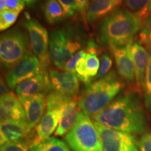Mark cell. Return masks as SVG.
Instances as JSON below:
<instances>
[{"label":"cell","instance_id":"cell-37","mask_svg":"<svg viewBox=\"0 0 151 151\" xmlns=\"http://www.w3.org/2000/svg\"><path fill=\"white\" fill-rule=\"evenodd\" d=\"M23 1H24L25 3H27V4H30L32 3L31 1H30V0H23Z\"/></svg>","mask_w":151,"mask_h":151},{"label":"cell","instance_id":"cell-29","mask_svg":"<svg viewBox=\"0 0 151 151\" xmlns=\"http://www.w3.org/2000/svg\"><path fill=\"white\" fill-rule=\"evenodd\" d=\"M86 52L85 50H81L78 52L71 57V58L67 62V63L64 65L62 70L67 71H75L77 63L81 58L86 56Z\"/></svg>","mask_w":151,"mask_h":151},{"label":"cell","instance_id":"cell-33","mask_svg":"<svg viewBox=\"0 0 151 151\" xmlns=\"http://www.w3.org/2000/svg\"><path fill=\"white\" fill-rule=\"evenodd\" d=\"M25 6L23 0H6V10H12L21 12Z\"/></svg>","mask_w":151,"mask_h":151},{"label":"cell","instance_id":"cell-22","mask_svg":"<svg viewBox=\"0 0 151 151\" xmlns=\"http://www.w3.org/2000/svg\"><path fill=\"white\" fill-rule=\"evenodd\" d=\"M43 11L46 21L52 24L58 23L66 17L58 0H47Z\"/></svg>","mask_w":151,"mask_h":151},{"label":"cell","instance_id":"cell-10","mask_svg":"<svg viewBox=\"0 0 151 151\" xmlns=\"http://www.w3.org/2000/svg\"><path fill=\"white\" fill-rule=\"evenodd\" d=\"M128 48L134 66L136 90L141 94L143 91L150 55L137 39L128 45Z\"/></svg>","mask_w":151,"mask_h":151},{"label":"cell","instance_id":"cell-1","mask_svg":"<svg viewBox=\"0 0 151 151\" xmlns=\"http://www.w3.org/2000/svg\"><path fill=\"white\" fill-rule=\"evenodd\" d=\"M93 120L106 127L134 135H142L149 129L147 111L137 90L119 94Z\"/></svg>","mask_w":151,"mask_h":151},{"label":"cell","instance_id":"cell-8","mask_svg":"<svg viewBox=\"0 0 151 151\" xmlns=\"http://www.w3.org/2000/svg\"><path fill=\"white\" fill-rule=\"evenodd\" d=\"M23 24L29 35L33 53L39 58L41 69L46 70L51 62L49 52L50 37H48V32L35 19L25 18Z\"/></svg>","mask_w":151,"mask_h":151},{"label":"cell","instance_id":"cell-21","mask_svg":"<svg viewBox=\"0 0 151 151\" xmlns=\"http://www.w3.org/2000/svg\"><path fill=\"white\" fill-rule=\"evenodd\" d=\"M150 0H124L123 6L137 18L140 24V29L151 15Z\"/></svg>","mask_w":151,"mask_h":151},{"label":"cell","instance_id":"cell-16","mask_svg":"<svg viewBox=\"0 0 151 151\" xmlns=\"http://www.w3.org/2000/svg\"><path fill=\"white\" fill-rule=\"evenodd\" d=\"M1 122H27L25 112L18 96L13 92L1 97L0 100Z\"/></svg>","mask_w":151,"mask_h":151},{"label":"cell","instance_id":"cell-6","mask_svg":"<svg viewBox=\"0 0 151 151\" xmlns=\"http://www.w3.org/2000/svg\"><path fill=\"white\" fill-rule=\"evenodd\" d=\"M65 140L73 151H103L94 123L81 111L74 126L65 135Z\"/></svg>","mask_w":151,"mask_h":151},{"label":"cell","instance_id":"cell-14","mask_svg":"<svg viewBox=\"0 0 151 151\" xmlns=\"http://www.w3.org/2000/svg\"><path fill=\"white\" fill-rule=\"evenodd\" d=\"M23 107L27 123L31 129H34L40 122L46 108L45 94H39L27 97H18Z\"/></svg>","mask_w":151,"mask_h":151},{"label":"cell","instance_id":"cell-5","mask_svg":"<svg viewBox=\"0 0 151 151\" xmlns=\"http://www.w3.org/2000/svg\"><path fill=\"white\" fill-rule=\"evenodd\" d=\"M28 33L18 27L3 33L0 39V59L4 70L15 67L24 57L31 52Z\"/></svg>","mask_w":151,"mask_h":151},{"label":"cell","instance_id":"cell-7","mask_svg":"<svg viewBox=\"0 0 151 151\" xmlns=\"http://www.w3.org/2000/svg\"><path fill=\"white\" fill-rule=\"evenodd\" d=\"M103 151H139L136 135L118 131L93 121Z\"/></svg>","mask_w":151,"mask_h":151},{"label":"cell","instance_id":"cell-19","mask_svg":"<svg viewBox=\"0 0 151 151\" xmlns=\"http://www.w3.org/2000/svg\"><path fill=\"white\" fill-rule=\"evenodd\" d=\"M100 62L97 55L88 54L81 58L77 63L75 72L79 80L88 86L95 81L99 70Z\"/></svg>","mask_w":151,"mask_h":151},{"label":"cell","instance_id":"cell-18","mask_svg":"<svg viewBox=\"0 0 151 151\" xmlns=\"http://www.w3.org/2000/svg\"><path fill=\"white\" fill-rule=\"evenodd\" d=\"M124 0H91L87 20L94 24L103 20L120 9Z\"/></svg>","mask_w":151,"mask_h":151},{"label":"cell","instance_id":"cell-26","mask_svg":"<svg viewBox=\"0 0 151 151\" xmlns=\"http://www.w3.org/2000/svg\"><path fill=\"white\" fill-rule=\"evenodd\" d=\"M20 12L12 10L3 11L0 14V29L1 31L9 29L14 24L18 18Z\"/></svg>","mask_w":151,"mask_h":151},{"label":"cell","instance_id":"cell-13","mask_svg":"<svg viewBox=\"0 0 151 151\" xmlns=\"http://www.w3.org/2000/svg\"><path fill=\"white\" fill-rule=\"evenodd\" d=\"M52 91L49 73L41 70L37 74L20 83L16 88L18 97H27L35 94H48Z\"/></svg>","mask_w":151,"mask_h":151},{"label":"cell","instance_id":"cell-2","mask_svg":"<svg viewBox=\"0 0 151 151\" xmlns=\"http://www.w3.org/2000/svg\"><path fill=\"white\" fill-rule=\"evenodd\" d=\"M140 24L137 18L126 9H119L101 20L97 32L98 41L102 46L113 45L126 47L134 40Z\"/></svg>","mask_w":151,"mask_h":151},{"label":"cell","instance_id":"cell-9","mask_svg":"<svg viewBox=\"0 0 151 151\" xmlns=\"http://www.w3.org/2000/svg\"><path fill=\"white\" fill-rule=\"evenodd\" d=\"M42 70L39 58L29 52L6 73V83L10 89H16L19 84Z\"/></svg>","mask_w":151,"mask_h":151},{"label":"cell","instance_id":"cell-15","mask_svg":"<svg viewBox=\"0 0 151 151\" xmlns=\"http://www.w3.org/2000/svg\"><path fill=\"white\" fill-rule=\"evenodd\" d=\"M35 136L33 130L27 122H1L0 143L16 142L22 139H28L29 144Z\"/></svg>","mask_w":151,"mask_h":151},{"label":"cell","instance_id":"cell-34","mask_svg":"<svg viewBox=\"0 0 151 151\" xmlns=\"http://www.w3.org/2000/svg\"><path fill=\"white\" fill-rule=\"evenodd\" d=\"M85 50L88 54L94 55H97L101 53V48L99 44H97V43L95 42L93 39H91L87 42Z\"/></svg>","mask_w":151,"mask_h":151},{"label":"cell","instance_id":"cell-38","mask_svg":"<svg viewBox=\"0 0 151 151\" xmlns=\"http://www.w3.org/2000/svg\"><path fill=\"white\" fill-rule=\"evenodd\" d=\"M150 12H151V0H150Z\"/></svg>","mask_w":151,"mask_h":151},{"label":"cell","instance_id":"cell-24","mask_svg":"<svg viewBox=\"0 0 151 151\" xmlns=\"http://www.w3.org/2000/svg\"><path fill=\"white\" fill-rule=\"evenodd\" d=\"M137 39L151 55V15L139 30Z\"/></svg>","mask_w":151,"mask_h":151},{"label":"cell","instance_id":"cell-23","mask_svg":"<svg viewBox=\"0 0 151 151\" xmlns=\"http://www.w3.org/2000/svg\"><path fill=\"white\" fill-rule=\"evenodd\" d=\"M29 151H71L67 143L56 137H50L32 146Z\"/></svg>","mask_w":151,"mask_h":151},{"label":"cell","instance_id":"cell-31","mask_svg":"<svg viewBox=\"0 0 151 151\" xmlns=\"http://www.w3.org/2000/svg\"><path fill=\"white\" fill-rule=\"evenodd\" d=\"M61 5L65 16L67 18H71L74 15L75 9V0H58Z\"/></svg>","mask_w":151,"mask_h":151},{"label":"cell","instance_id":"cell-12","mask_svg":"<svg viewBox=\"0 0 151 151\" xmlns=\"http://www.w3.org/2000/svg\"><path fill=\"white\" fill-rule=\"evenodd\" d=\"M63 108L64 107L46 108V112L36 127V135L32 141L31 147L50 138L56 131L61 119Z\"/></svg>","mask_w":151,"mask_h":151},{"label":"cell","instance_id":"cell-3","mask_svg":"<svg viewBox=\"0 0 151 151\" xmlns=\"http://www.w3.org/2000/svg\"><path fill=\"white\" fill-rule=\"evenodd\" d=\"M123 87L115 71H111L86 86L78 97L79 109L86 116L94 117L118 95Z\"/></svg>","mask_w":151,"mask_h":151},{"label":"cell","instance_id":"cell-32","mask_svg":"<svg viewBox=\"0 0 151 151\" xmlns=\"http://www.w3.org/2000/svg\"><path fill=\"white\" fill-rule=\"evenodd\" d=\"M90 0H75L76 11L84 18L87 19V14L90 6Z\"/></svg>","mask_w":151,"mask_h":151},{"label":"cell","instance_id":"cell-35","mask_svg":"<svg viewBox=\"0 0 151 151\" xmlns=\"http://www.w3.org/2000/svg\"><path fill=\"white\" fill-rule=\"evenodd\" d=\"M9 87L7 86L6 83L4 81L2 80V78H1V97H3L4 96L5 94H8L9 91Z\"/></svg>","mask_w":151,"mask_h":151},{"label":"cell","instance_id":"cell-27","mask_svg":"<svg viewBox=\"0 0 151 151\" xmlns=\"http://www.w3.org/2000/svg\"><path fill=\"white\" fill-rule=\"evenodd\" d=\"M30 144L28 139L7 143L1 145L0 151H29Z\"/></svg>","mask_w":151,"mask_h":151},{"label":"cell","instance_id":"cell-11","mask_svg":"<svg viewBox=\"0 0 151 151\" xmlns=\"http://www.w3.org/2000/svg\"><path fill=\"white\" fill-rule=\"evenodd\" d=\"M52 91L69 97H76L79 92V81L75 71L51 70L49 71Z\"/></svg>","mask_w":151,"mask_h":151},{"label":"cell","instance_id":"cell-17","mask_svg":"<svg viewBox=\"0 0 151 151\" xmlns=\"http://www.w3.org/2000/svg\"><path fill=\"white\" fill-rule=\"evenodd\" d=\"M109 49L115 59L119 76L129 83H134L135 81L134 66L128 46L119 48L111 45Z\"/></svg>","mask_w":151,"mask_h":151},{"label":"cell","instance_id":"cell-20","mask_svg":"<svg viewBox=\"0 0 151 151\" xmlns=\"http://www.w3.org/2000/svg\"><path fill=\"white\" fill-rule=\"evenodd\" d=\"M80 112L81 110L78 106V97H73L64 106L59 125L55 132V135L62 137L67 134L74 126Z\"/></svg>","mask_w":151,"mask_h":151},{"label":"cell","instance_id":"cell-30","mask_svg":"<svg viewBox=\"0 0 151 151\" xmlns=\"http://www.w3.org/2000/svg\"><path fill=\"white\" fill-rule=\"evenodd\" d=\"M139 151H151V131H148L141 135L138 141Z\"/></svg>","mask_w":151,"mask_h":151},{"label":"cell","instance_id":"cell-25","mask_svg":"<svg viewBox=\"0 0 151 151\" xmlns=\"http://www.w3.org/2000/svg\"><path fill=\"white\" fill-rule=\"evenodd\" d=\"M143 103L147 113L151 116V55L143 86Z\"/></svg>","mask_w":151,"mask_h":151},{"label":"cell","instance_id":"cell-36","mask_svg":"<svg viewBox=\"0 0 151 151\" xmlns=\"http://www.w3.org/2000/svg\"><path fill=\"white\" fill-rule=\"evenodd\" d=\"M6 0H0V11L1 12L6 10Z\"/></svg>","mask_w":151,"mask_h":151},{"label":"cell","instance_id":"cell-28","mask_svg":"<svg viewBox=\"0 0 151 151\" xmlns=\"http://www.w3.org/2000/svg\"><path fill=\"white\" fill-rule=\"evenodd\" d=\"M113 65L112 59L109 53H103L100 59L99 70L98 71L97 76L95 80L99 79L104 76L109 72L111 67Z\"/></svg>","mask_w":151,"mask_h":151},{"label":"cell","instance_id":"cell-39","mask_svg":"<svg viewBox=\"0 0 151 151\" xmlns=\"http://www.w3.org/2000/svg\"><path fill=\"white\" fill-rule=\"evenodd\" d=\"M30 1H32V3H33V2H34V1H35V0H30Z\"/></svg>","mask_w":151,"mask_h":151},{"label":"cell","instance_id":"cell-4","mask_svg":"<svg viewBox=\"0 0 151 151\" xmlns=\"http://www.w3.org/2000/svg\"><path fill=\"white\" fill-rule=\"evenodd\" d=\"M85 43L86 37L78 26L70 24L53 30L50 33L49 43L50 61L62 70L68 60Z\"/></svg>","mask_w":151,"mask_h":151}]
</instances>
